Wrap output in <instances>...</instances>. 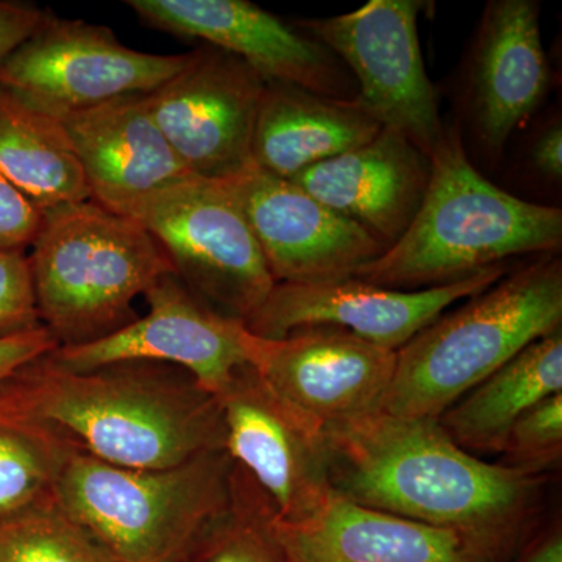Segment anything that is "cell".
Listing matches in <instances>:
<instances>
[{
	"mask_svg": "<svg viewBox=\"0 0 562 562\" xmlns=\"http://www.w3.org/2000/svg\"><path fill=\"white\" fill-rule=\"evenodd\" d=\"M335 494L453 532L483 562H509L541 498L538 472L461 449L438 419L379 413L324 428Z\"/></svg>",
	"mask_w": 562,
	"mask_h": 562,
	"instance_id": "6da1fadb",
	"label": "cell"
},
{
	"mask_svg": "<svg viewBox=\"0 0 562 562\" xmlns=\"http://www.w3.org/2000/svg\"><path fill=\"white\" fill-rule=\"evenodd\" d=\"M0 416L31 422L95 460L139 471L225 449L216 395L162 362L72 372L43 357L0 387Z\"/></svg>",
	"mask_w": 562,
	"mask_h": 562,
	"instance_id": "7a4b0ae2",
	"label": "cell"
},
{
	"mask_svg": "<svg viewBox=\"0 0 562 562\" xmlns=\"http://www.w3.org/2000/svg\"><path fill=\"white\" fill-rule=\"evenodd\" d=\"M561 247L562 210L492 183L473 165L457 128L447 127L408 231L353 279L387 290H428L520 255H558Z\"/></svg>",
	"mask_w": 562,
	"mask_h": 562,
	"instance_id": "3957f363",
	"label": "cell"
},
{
	"mask_svg": "<svg viewBox=\"0 0 562 562\" xmlns=\"http://www.w3.org/2000/svg\"><path fill=\"white\" fill-rule=\"evenodd\" d=\"M562 325V261L542 255L442 313L397 350L383 413L439 419L483 380Z\"/></svg>",
	"mask_w": 562,
	"mask_h": 562,
	"instance_id": "277c9868",
	"label": "cell"
},
{
	"mask_svg": "<svg viewBox=\"0 0 562 562\" xmlns=\"http://www.w3.org/2000/svg\"><path fill=\"white\" fill-rule=\"evenodd\" d=\"M235 475L227 449L157 471L117 468L76 450L54 501L116 562H187L202 532L232 505Z\"/></svg>",
	"mask_w": 562,
	"mask_h": 562,
	"instance_id": "5b68a950",
	"label": "cell"
},
{
	"mask_svg": "<svg viewBox=\"0 0 562 562\" xmlns=\"http://www.w3.org/2000/svg\"><path fill=\"white\" fill-rule=\"evenodd\" d=\"M31 249L36 308L58 347L121 330L136 319L135 299L173 272L143 225L92 201L43 211Z\"/></svg>",
	"mask_w": 562,
	"mask_h": 562,
	"instance_id": "8992f818",
	"label": "cell"
},
{
	"mask_svg": "<svg viewBox=\"0 0 562 562\" xmlns=\"http://www.w3.org/2000/svg\"><path fill=\"white\" fill-rule=\"evenodd\" d=\"M121 216L143 225L181 283L221 316L246 324L276 286L249 222L224 181L192 177L133 203Z\"/></svg>",
	"mask_w": 562,
	"mask_h": 562,
	"instance_id": "52a82bcc",
	"label": "cell"
},
{
	"mask_svg": "<svg viewBox=\"0 0 562 562\" xmlns=\"http://www.w3.org/2000/svg\"><path fill=\"white\" fill-rule=\"evenodd\" d=\"M419 0H371L360 9L299 29L327 47L358 87V102L383 127L431 157L446 135L435 87L422 58Z\"/></svg>",
	"mask_w": 562,
	"mask_h": 562,
	"instance_id": "ba28073f",
	"label": "cell"
},
{
	"mask_svg": "<svg viewBox=\"0 0 562 562\" xmlns=\"http://www.w3.org/2000/svg\"><path fill=\"white\" fill-rule=\"evenodd\" d=\"M190 60L122 44L111 29L47 14L0 65V87L50 114L66 116L122 95L149 94Z\"/></svg>",
	"mask_w": 562,
	"mask_h": 562,
	"instance_id": "9c48e42d",
	"label": "cell"
},
{
	"mask_svg": "<svg viewBox=\"0 0 562 562\" xmlns=\"http://www.w3.org/2000/svg\"><path fill=\"white\" fill-rule=\"evenodd\" d=\"M266 83L241 58L205 44L146 101L192 176L228 181L255 168L251 144Z\"/></svg>",
	"mask_w": 562,
	"mask_h": 562,
	"instance_id": "30bf717a",
	"label": "cell"
},
{
	"mask_svg": "<svg viewBox=\"0 0 562 562\" xmlns=\"http://www.w3.org/2000/svg\"><path fill=\"white\" fill-rule=\"evenodd\" d=\"M225 449L284 522L305 519L333 494L327 436L244 366L217 395Z\"/></svg>",
	"mask_w": 562,
	"mask_h": 562,
	"instance_id": "8fae6325",
	"label": "cell"
},
{
	"mask_svg": "<svg viewBox=\"0 0 562 562\" xmlns=\"http://www.w3.org/2000/svg\"><path fill=\"white\" fill-rule=\"evenodd\" d=\"M541 3L491 0L461 69L458 132L490 166L501 165L517 128L541 109L550 66L541 38Z\"/></svg>",
	"mask_w": 562,
	"mask_h": 562,
	"instance_id": "7c38bea8",
	"label": "cell"
},
{
	"mask_svg": "<svg viewBox=\"0 0 562 562\" xmlns=\"http://www.w3.org/2000/svg\"><path fill=\"white\" fill-rule=\"evenodd\" d=\"M149 313L121 330L83 346L47 355L66 371L87 372L125 361H151L190 372L203 390L221 395L238 369L249 366L251 339L243 322L213 312L176 272L147 290Z\"/></svg>",
	"mask_w": 562,
	"mask_h": 562,
	"instance_id": "4fadbf2b",
	"label": "cell"
},
{
	"mask_svg": "<svg viewBox=\"0 0 562 562\" xmlns=\"http://www.w3.org/2000/svg\"><path fill=\"white\" fill-rule=\"evenodd\" d=\"M505 276V265H498L468 279L419 291L387 290L357 279L276 283L244 325L265 339H281L303 328H341L397 351L449 306L490 290Z\"/></svg>",
	"mask_w": 562,
	"mask_h": 562,
	"instance_id": "5bb4252c",
	"label": "cell"
},
{
	"mask_svg": "<svg viewBox=\"0 0 562 562\" xmlns=\"http://www.w3.org/2000/svg\"><path fill=\"white\" fill-rule=\"evenodd\" d=\"M395 361L397 351L314 327L281 339L254 335L249 366L292 408L331 428L383 412Z\"/></svg>",
	"mask_w": 562,
	"mask_h": 562,
	"instance_id": "9a60e30c",
	"label": "cell"
},
{
	"mask_svg": "<svg viewBox=\"0 0 562 562\" xmlns=\"http://www.w3.org/2000/svg\"><path fill=\"white\" fill-rule=\"evenodd\" d=\"M127 5L157 31L202 40L241 58L266 81L327 98H358L357 81L327 47L247 0H128Z\"/></svg>",
	"mask_w": 562,
	"mask_h": 562,
	"instance_id": "2e32d148",
	"label": "cell"
},
{
	"mask_svg": "<svg viewBox=\"0 0 562 562\" xmlns=\"http://www.w3.org/2000/svg\"><path fill=\"white\" fill-rule=\"evenodd\" d=\"M249 222L276 283L353 279L386 247L294 181L254 168L224 181Z\"/></svg>",
	"mask_w": 562,
	"mask_h": 562,
	"instance_id": "e0dca14e",
	"label": "cell"
},
{
	"mask_svg": "<svg viewBox=\"0 0 562 562\" xmlns=\"http://www.w3.org/2000/svg\"><path fill=\"white\" fill-rule=\"evenodd\" d=\"M58 120L91 201L113 213L194 177L151 116L146 94L122 95Z\"/></svg>",
	"mask_w": 562,
	"mask_h": 562,
	"instance_id": "ac0fdd59",
	"label": "cell"
},
{
	"mask_svg": "<svg viewBox=\"0 0 562 562\" xmlns=\"http://www.w3.org/2000/svg\"><path fill=\"white\" fill-rule=\"evenodd\" d=\"M428 179L430 157L401 133L383 127L362 146L291 181L390 249L416 217Z\"/></svg>",
	"mask_w": 562,
	"mask_h": 562,
	"instance_id": "d6986e66",
	"label": "cell"
},
{
	"mask_svg": "<svg viewBox=\"0 0 562 562\" xmlns=\"http://www.w3.org/2000/svg\"><path fill=\"white\" fill-rule=\"evenodd\" d=\"M273 538L290 562H483L453 532L333 494L295 522L277 519Z\"/></svg>",
	"mask_w": 562,
	"mask_h": 562,
	"instance_id": "ffe728a7",
	"label": "cell"
},
{
	"mask_svg": "<svg viewBox=\"0 0 562 562\" xmlns=\"http://www.w3.org/2000/svg\"><path fill=\"white\" fill-rule=\"evenodd\" d=\"M383 125L358 102L268 81L255 124V168L292 180L371 140Z\"/></svg>",
	"mask_w": 562,
	"mask_h": 562,
	"instance_id": "44dd1931",
	"label": "cell"
},
{
	"mask_svg": "<svg viewBox=\"0 0 562 562\" xmlns=\"http://www.w3.org/2000/svg\"><path fill=\"white\" fill-rule=\"evenodd\" d=\"M558 392H562V328L525 347L438 422L468 452H502L513 425Z\"/></svg>",
	"mask_w": 562,
	"mask_h": 562,
	"instance_id": "7402d4cb",
	"label": "cell"
},
{
	"mask_svg": "<svg viewBox=\"0 0 562 562\" xmlns=\"http://www.w3.org/2000/svg\"><path fill=\"white\" fill-rule=\"evenodd\" d=\"M0 176L43 211L91 201L61 121L3 87H0Z\"/></svg>",
	"mask_w": 562,
	"mask_h": 562,
	"instance_id": "603a6c76",
	"label": "cell"
},
{
	"mask_svg": "<svg viewBox=\"0 0 562 562\" xmlns=\"http://www.w3.org/2000/svg\"><path fill=\"white\" fill-rule=\"evenodd\" d=\"M76 450L46 428L0 416V522L50 498Z\"/></svg>",
	"mask_w": 562,
	"mask_h": 562,
	"instance_id": "cb8c5ba5",
	"label": "cell"
},
{
	"mask_svg": "<svg viewBox=\"0 0 562 562\" xmlns=\"http://www.w3.org/2000/svg\"><path fill=\"white\" fill-rule=\"evenodd\" d=\"M187 562H290L273 538L269 503L238 465L232 505L202 532Z\"/></svg>",
	"mask_w": 562,
	"mask_h": 562,
	"instance_id": "d4e9b609",
	"label": "cell"
},
{
	"mask_svg": "<svg viewBox=\"0 0 562 562\" xmlns=\"http://www.w3.org/2000/svg\"><path fill=\"white\" fill-rule=\"evenodd\" d=\"M0 562H116L54 495L0 522Z\"/></svg>",
	"mask_w": 562,
	"mask_h": 562,
	"instance_id": "484cf974",
	"label": "cell"
},
{
	"mask_svg": "<svg viewBox=\"0 0 562 562\" xmlns=\"http://www.w3.org/2000/svg\"><path fill=\"white\" fill-rule=\"evenodd\" d=\"M562 452V392L532 406L508 432L502 453L514 468L539 472L560 461Z\"/></svg>",
	"mask_w": 562,
	"mask_h": 562,
	"instance_id": "4316f807",
	"label": "cell"
},
{
	"mask_svg": "<svg viewBox=\"0 0 562 562\" xmlns=\"http://www.w3.org/2000/svg\"><path fill=\"white\" fill-rule=\"evenodd\" d=\"M40 327L27 251L0 250V338Z\"/></svg>",
	"mask_w": 562,
	"mask_h": 562,
	"instance_id": "83f0119b",
	"label": "cell"
},
{
	"mask_svg": "<svg viewBox=\"0 0 562 562\" xmlns=\"http://www.w3.org/2000/svg\"><path fill=\"white\" fill-rule=\"evenodd\" d=\"M43 224V210L0 176V250L32 247Z\"/></svg>",
	"mask_w": 562,
	"mask_h": 562,
	"instance_id": "f1b7e54d",
	"label": "cell"
},
{
	"mask_svg": "<svg viewBox=\"0 0 562 562\" xmlns=\"http://www.w3.org/2000/svg\"><path fill=\"white\" fill-rule=\"evenodd\" d=\"M527 171L538 183L557 190L562 183V120L560 111L550 116L532 132L525 151Z\"/></svg>",
	"mask_w": 562,
	"mask_h": 562,
	"instance_id": "f546056e",
	"label": "cell"
},
{
	"mask_svg": "<svg viewBox=\"0 0 562 562\" xmlns=\"http://www.w3.org/2000/svg\"><path fill=\"white\" fill-rule=\"evenodd\" d=\"M58 349V342L46 327L0 338V387L9 383L29 364Z\"/></svg>",
	"mask_w": 562,
	"mask_h": 562,
	"instance_id": "4dcf8cb0",
	"label": "cell"
},
{
	"mask_svg": "<svg viewBox=\"0 0 562 562\" xmlns=\"http://www.w3.org/2000/svg\"><path fill=\"white\" fill-rule=\"evenodd\" d=\"M49 11L31 3L0 0V65L24 43Z\"/></svg>",
	"mask_w": 562,
	"mask_h": 562,
	"instance_id": "1f68e13d",
	"label": "cell"
},
{
	"mask_svg": "<svg viewBox=\"0 0 562 562\" xmlns=\"http://www.w3.org/2000/svg\"><path fill=\"white\" fill-rule=\"evenodd\" d=\"M513 562H562V532L553 530L525 549Z\"/></svg>",
	"mask_w": 562,
	"mask_h": 562,
	"instance_id": "d6a6232c",
	"label": "cell"
}]
</instances>
